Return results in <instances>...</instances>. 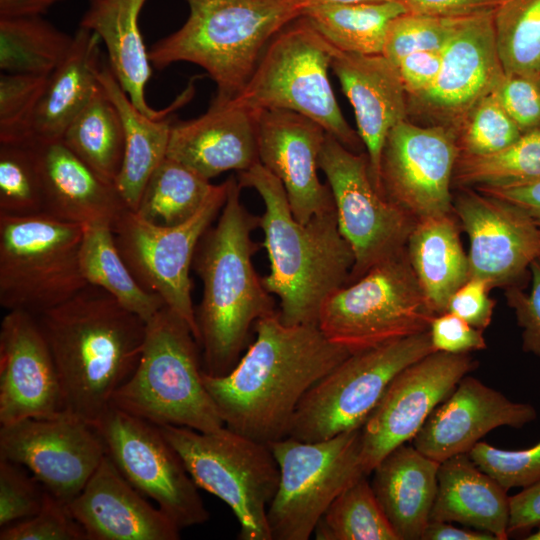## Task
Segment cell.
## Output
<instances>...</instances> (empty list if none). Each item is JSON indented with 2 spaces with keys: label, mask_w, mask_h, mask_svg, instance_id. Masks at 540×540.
<instances>
[{
  "label": "cell",
  "mask_w": 540,
  "mask_h": 540,
  "mask_svg": "<svg viewBox=\"0 0 540 540\" xmlns=\"http://www.w3.org/2000/svg\"><path fill=\"white\" fill-rule=\"evenodd\" d=\"M254 331L230 372L203 371V381L226 427L270 444L287 437L306 393L351 352L318 325L284 324L278 311L256 321Z\"/></svg>",
  "instance_id": "6da1fadb"
},
{
  "label": "cell",
  "mask_w": 540,
  "mask_h": 540,
  "mask_svg": "<svg viewBox=\"0 0 540 540\" xmlns=\"http://www.w3.org/2000/svg\"><path fill=\"white\" fill-rule=\"evenodd\" d=\"M35 316L57 369L64 412L93 424L137 367L146 322L91 284Z\"/></svg>",
  "instance_id": "7a4b0ae2"
},
{
  "label": "cell",
  "mask_w": 540,
  "mask_h": 540,
  "mask_svg": "<svg viewBox=\"0 0 540 540\" xmlns=\"http://www.w3.org/2000/svg\"><path fill=\"white\" fill-rule=\"evenodd\" d=\"M224 206L201 237L192 267L202 282V298L195 309L203 371L223 376L237 364L259 319L276 312L272 294L252 263L259 245L251 234L259 216L240 199L235 176L228 179Z\"/></svg>",
  "instance_id": "3957f363"
},
{
  "label": "cell",
  "mask_w": 540,
  "mask_h": 540,
  "mask_svg": "<svg viewBox=\"0 0 540 540\" xmlns=\"http://www.w3.org/2000/svg\"><path fill=\"white\" fill-rule=\"evenodd\" d=\"M237 180L241 188L254 189L264 202L259 227L270 273L262 281L279 298L281 321L318 325L324 301L349 282L355 263L353 250L339 231L335 210L299 222L281 181L261 163L239 172Z\"/></svg>",
  "instance_id": "277c9868"
},
{
  "label": "cell",
  "mask_w": 540,
  "mask_h": 540,
  "mask_svg": "<svg viewBox=\"0 0 540 540\" xmlns=\"http://www.w3.org/2000/svg\"><path fill=\"white\" fill-rule=\"evenodd\" d=\"M186 2L185 23L152 44L149 59L158 70L177 62L200 66L215 82L219 102L244 88L271 39L307 7L301 0Z\"/></svg>",
  "instance_id": "5b68a950"
},
{
  "label": "cell",
  "mask_w": 540,
  "mask_h": 540,
  "mask_svg": "<svg viewBox=\"0 0 540 540\" xmlns=\"http://www.w3.org/2000/svg\"><path fill=\"white\" fill-rule=\"evenodd\" d=\"M200 346L166 305L146 322L143 351L111 405L157 426L212 432L225 426L204 381Z\"/></svg>",
  "instance_id": "8992f818"
},
{
  "label": "cell",
  "mask_w": 540,
  "mask_h": 540,
  "mask_svg": "<svg viewBox=\"0 0 540 540\" xmlns=\"http://www.w3.org/2000/svg\"><path fill=\"white\" fill-rule=\"evenodd\" d=\"M335 52L300 16L271 39L247 84L232 100L250 110L304 115L356 152L362 142L345 120L328 77Z\"/></svg>",
  "instance_id": "52a82bcc"
},
{
  "label": "cell",
  "mask_w": 540,
  "mask_h": 540,
  "mask_svg": "<svg viewBox=\"0 0 540 540\" xmlns=\"http://www.w3.org/2000/svg\"><path fill=\"white\" fill-rule=\"evenodd\" d=\"M198 486L222 500L239 523L240 540H272L268 507L280 470L270 446L224 426L212 432L159 426Z\"/></svg>",
  "instance_id": "ba28073f"
},
{
  "label": "cell",
  "mask_w": 540,
  "mask_h": 540,
  "mask_svg": "<svg viewBox=\"0 0 540 540\" xmlns=\"http://www.w3.org/2000/svg\"><path fill=\"white\" fill-rule=\"evenodd\" d=\"M435 316L405 249L330 294L318 327L354 353L429 331Z\"/></svg>",
  "instance_id": "9c48e42d"
},
{
  "label": "cell",
  "mask_w": 540,
  "mask_h": 540,
  "mask_svg": "<svg viewBox=\"0 0 540 540\" xmlns=\"http://www.w3.org/2000/svg\"><path fill=\"white\" fill-rule=\"evenodd\" d=\"M83 228L46 214L0 215V305L38 315L85 287Z\"/></svg>",
  "instance_id": "30bf717a"
},
{
  "label": "cell",
  "mask_w": 540,
  "mask_h": 540,
  "mask_svg": "<svg viewBox=\"0 0 540 540\" xmlns=\"http://www.w3.org/2000/svg\"><path fill=\"white\" fill-rule=\"evenodd\" d=\"M435 351L426 331L351 353L306 393L287 437L316 442L361 428L392 380Z\"/></svg>",
  "instance_id": "8fae6325"
},
{
  "label": "cell",
  "mask_w": 540,
  "mask_h": 540,
  "mask_svg": "<svg viewBox=\"0 0 540 540\" xmlns=\"http://www.w3.org/2000/svg\"><path fill=\"white\" fill-rule=\"evenodd\" d=\"M361 428L316 442L285 437L268 444L280 470L267 511L272 540H308L334 499L366 475Z\"/></svg>",
  "instance_id": "7c38bea8"
},
{
  "label": "cell",
  "mask_w": 540,
  "mask_h": 540,
  "mask_svg": "<svg viewBox=\"0 0 540 540\" xmlns=\"http://www.w3.org/2000/svg\"><path fill=\"white\" fill-rule=\"evenodd\" d=\"M227 192L228 180L217 185L193 217L178 225L151 224L129 208L111 225L116 246L133 276L186 321L198 344L190 269L197 245L220 214Z\"/></svg>",
  "instance_id": "4fadbf2b"
},
{
  "label": "cell",
  "mask_w": 540,
  "mask_h": 540,
  "mask_svg": "<svg viewBox=\"0 0 540 540\" xmlns=\"http://www.w3.org/2000/svg\"><path fill=\"white\" fill-rule=\"evenodd\" d=\"M318 165L333 195L339 231L354 253L351 283L404 251L416 220L376 188L367 154H357L327 133Z\"/></svg>",
  "instance_id": "5bb4252c"
},
{
  "label": "cell",
  "mask_w": 540,
  "mask_h": 540,
  "mask_svg": "<svg viewBox=\"0 0 540 540\" xmlns=\"http://www.w3.org/2000/svg\"><path fill=\"white\" fill-rule=\"evenodd\" d=\"M92 425L123 477L181 530L208 521L198 486L159 426L112 405Z\"/></svg>",
  "instance_id": "9a60e30c"
},
{
  "label": "cell",
  "mask_w": 540,
  "mask_h": 540,
  "mask_svg": "<svg viewBox=\"0 0 540 540\" xmlns=\"http://www.w3.org/2000/svg\"><path fill=\"white\" fill-rule=\"evenodd\" d=\"M459 155L454 128L419 126L406 119L386 138L381 192L416 221L452 213L451 183Z\"/></svg>",
  "instance_id": "2e32d148"
},
{
  "label": "cell",
  "mask_w": 540,
  "mask_h": 540,
  "mask_svg": "<svg viewBox=\"0 0 540 540\" xmlns=\"http://www.w3.org/2000/svg\"><path fill=\"white\" fill-rule=\"evenodd\" d=\"M477 366L469 354L435 351L403 369L361 428V467L370 475L392 450L412 440L433 410Z\"/></svg>",
  "instance_id": "e0dca14e"
},
{
  "label": "cell",
  "mask_w": 540,
  "mask_h": 540,
  "mask_svg": "<svg viewBox=\"0 0 540 540\" xmlns=\"http://www.w3.org/2000/svg\"><path fill=\"white\" fill-rule=\"evenodd\" d=\"M105 455L94 426L66 412L0 427V458L25 467L66 504L81 492Z\"/></svg>",
  "instance_id": "ac0fdd59"
},
{
  "label": "cell",
  "mask_w": 540,
  "mask_h": 540,
  "mask_svg": "<svg viewBox=\"0 0 540 540\" xmlns=\"http://www.w3.org/2000/svg\"><path fill=\"white\" fill-rule=\"evenodd\" d=\"M453 213L469 240L470 278L493 287L520 286L540 258V228L519 207L465 190L453 200Z\"/></svg>",
  "instance_id": "d6986e66"
},
{
  "label": "cell",
  "mask_w": 540,
  "mask_h": 540,
  "mask_svg": "<svg viewBox=\"0 0 540 540\" xmlns=\"http://www.w3.org/2000/svg\"><path fill=\"white\" fill-rule=\"evenodd\" d=\"M495 10V9H494ZM494 10L457 18L442 49L433 84L411 101L458 132L473 107L492 93L505 75L494 32Z\"/></svg>",
  "instance_id": "ffe728a7"
},
{
  "label": "cell",
  "mask_w": 540,
  "mask_h": 540,
  "mask_svg": "<svg viewBox=\"0 0 540 540\" xmlns=\"http://www.w3.org/2000/svg\"><path fill=\"white\" fill-rule=\"evenodd\" d=\"M259 162L282 183L293 216L305 223L335 210L329 185L318 176L325 129L299 113L255 110Z\"/></svg>",
  "instance_id": "44dd1931"
},
{
  "label": "cell",
  "mask_w": 540,
  "mask_h": 540,
  "mask_svg": "<svg viewBox=\"0 0 540 540\" xmlns=\"http://www.w3.org/2000/svg\"><path fill=\"white\" fill-rule=\"evenodd\" d=\"M63 412L57 369L36 316L7 311L0 327V426Z\"/></svg>",
  "instance_id": "7402d4cb"
},
{
  "label": "cell",
  "mask_w": 540,
  "mask_h": 540,
  "mask_svg": "<svg viewBox=\"0 0 540 540\" xmlns=\"http://www.w3.org/2000/svg\"><path fill=\"white\" fill-rule=\"evenodd\" d=\"M537 415L533 405L513 401L467 374L433 410L412 439V445L441 463L455 455L469 453L493 429L522 428Z\"/></svg>",
  "instance_id": "603a6c76"
},
{
  "label": "cell",
  "mask_w": 540,
  "mask_h": 540,
  "mask_svg": "<svg viewBox=\"0 0 540 540\" xmlns=\"http://www.w3.org/2000/svg\"><path fill=\"white\" fill-rule=\"evenodd\" d=\"M87 540H178L181 529L148 503L105 455L68 504Z\"/></svg>",
  "instance_id": "cb8c5ba5"
},
{
  "label": "cell",
  "mask_w": 540,
  "mask_h": 540,
  "mask_svg": "<svg viewBox=\"0 0 540 540\" xmlns=\"http://www.w3.org/2000/svg\"><path fill=\"white\" fill-rule=\"evenodd\" d=\"M331 68L353 107L371 177L381 192L380 162L386 138L393 127L407 119L409 109L398 70L383 54L362 55L337 49Z\"/></svg>",
  "instance_id": "d4e9b609"
},
{
  "label": "cell",
  "mask_w": 540,
  "mask_h": 540,
  "mask_svg": "<svg viewBox=\"0 0 540 540\" xmlns=\"http://www.w3.org/2000/svg\"><path fill=\"white\" fill-rule=\"evenodd\" d=\"M167 157L210 180L259 162L255 110L212 100L201 116L173 122Z\"/></svg>",
  "instance_id": "484cf974"
},
{
  "label": "cell",
  "mask_w": 540,
  "mask_h": 540,
  "mask_svg": "<svg viewBox=\"0 0 540 540\" xmlns=\"http://www.w3.org/2000/svg\"><path fill=\"white\" fill-rule=\"evenodd\" d=\"M31 144L42 174L44 214L83 226L112 225L128 208L115 184L100 177L61 140Z\"/></svg>",
  "instance_id": "4316f807"
},
{
  "label": "cell",
  "mask_w": 540,
  "mask_h": 540,
  "mask_svg": "<svg viewBox=\"0 0 540 540\" xmlns=\"http://www.w3.org/2000/svg\"><path fill=\"white\" fill-rule=\"evenodd\" d=\"M147 0H89L80 26L94 32L104 44L109 67L132 103L150 117L170 115L194 94L189 83L167 108L153 109L146 101L145 89L152 65L139 26V17Z\"/></svg>",
  "instance_id": "83f0119b"
},
{
  "label": "cell",
  "mask_w": 540,
  "mask_h": 540,
  "mask_svg": "<svg viewBox=\"0 0 540 540\" xmlns=\"http://www.w3.org/2000/svg\"><path fill=\"white\" fill-rule=\"evenodd\" d=\"M440 463L402 444L373 469L371 486L399 540H421L435 501Z\"/></svg>",
  "instance_id": "f1b7e54d"
},
{
  "label": "cell",
  "mask_w": 540,
  "mask_h": 540,
  "mask_svg": "<svg viewBox=\"0 0 540 540\" xmlns=\"http://www.w3.org/2000/svg\"><path fill=\"white\" fill-rule=\"evenodd\" d=\"M430 521L457 522L486 531L497 540L509 536L510 497L468 453L440 463Z\"/></svg>",
  "instance_id": "f546056e"
},
{
  "label": "cell",
  "mask_w": 540,
  "mask_h": 540,
  "mask_svg": "<svg viewBox=\"0 0 540 540\" xmlns=\"http://www.w3.org/2000/svg\"><path fill=\"white\" fill-rule=\"evenodd\" d=\"M101 39L79 26L63 61L48 76L27 143L61 140L66 128L100 87Z\"/></svg>",
  "instance_id": "4dcf8cb0"
},
{
  "label": "cell",
  "mask_w": 540,
  "mask_h": 540,
  "mask_svg": "<svg viewBox=\"0 0 540 540\" xmlns=\"http://www.w3.org/2000/svg\"><path fill=\"white\" fill-rule=\"evenodd\" d=\"M452 213L416 221L406 253L431 310L446 312L453 293L469 278L468 255Z\"/></svg>",
  "instance_id": "1f68e13d"
},
{
  "label": "cell",
  "mask_w": 540,
  "mask_h": 540,
  "mask_svg": "<svg viewBox=\"0 0 540 540\" xmlns=\"http://www.w3.org/2000/svg\"><path fill=\"white\" fill-rule=\"evenodd\" d=\"M99 82L117 107L124 129V159L115 186L127 207L135 211L148 179L167 157L173 122L169 115L142 113L108 65L102 66Z\"/></svg>",
  "instance_id": "d6a6232c"
},
{
  "label": "cell",
  "mask_w": 540,
  "mask_h": 540,
  "mask_svg": "<svg viewBox=\"0 0 540 540\" xmlns=\"http://www.w3.org/2000/svg\"><path fill=\"white\" fill-rule=\"evenodd\" d=\"M405 12L406 8L398 0H390L310 5L302 16L337 50L376 55L383 52L392 20Z\"/></svg>",
  "instance_id": "836d02e7"
},
{
  "label": "cell",
  "mask_w": 540,
  "mask_h": 540,
  "mask_svg": "<svg viewBox=\"0 0 540 540\" xmlns=\"http://www.w3.org/2000/svg\"><path fill=\"white\" fill-rule=\"evenodd\" d=\"M80 267L87 284L104 289L145 322L165 306L160 296L144 289L133 276L116 246L111 224L84 225Z\"/></svg>",
  "instance_id": "e575fe53"
},
{
  "label": "cell",
  "mask_w": 540,
  "mask_h": 540,
  "mask_svg": "<svg viewBox=\"0 0 540 540\" xmlns=\"http://www.w3.org/2000/svg\"><path fill=\"white\" fill-rule=\"evenodd\" d=\"M61 141L100 177L115 184L124 159L125 136L119 111L101 83Z\"/></svg>",
  "instance_id": "d590c367"
},
{
  "label": "cell",
  "mask_w": 540,
  "mask_h": 540,
  "mask_svg": "<svg viewBox=\"0 0 540 540\" xmlns=\"http://www.w3.org/2000/svg\"><path fill=\"white\" fill-rule=\"evenodd\" d=\"M217 185L166 157L148 179L135 212L158 226H174L193 217Z\"/></svg>",
  "instance_id": "8d00e7d4"
},
{
  "label": "cell",
  "mask_w": 540,
  "mask_h": 540,
  "mask_svg": "<svg viewBox=\"0 0 540 540\" xmlns=\"http://www.w3.org/2000/svg\"><path fill=\"white\" fill-rule=\"evenodd\" d=\"M73 36L42 16L0 18V69L4 73L50 75L63 61Z\"/></svg>",
  "instance_id": "74e56055"
},
{
  "label": "cell",
  "mask_w": 540,
  "mask_h": 540,
  "mask_svg": "<svg viewBox=\"0 0 540 540\" xmlns=\"http://www.w3.org/2000/svg\"><path fill=\"white\" fill-rule=\"evenodd\" d=\"M367 477H359L329 505L315 527L316 540H399Z\"/></svg>",
  "instance_id": "f35d334b"
},
{
  "label": "cell",
  "mask_w": 540,
  "mask_h": 540,
  "mask_svg": "<svg viewBox=\"0 0 540 540\" xmlns=\"http://www.w3.org/2000/svg\"><path fill=\"white\" fill-rule=\"evenodd\" d=\"M463 187L503 188L540 180V127L484 156H459L453 175Z\"/></svg>",
  "instance_id": "ab89813d"
},
{
  "label": "cell",
  "mask_w": 540,
  "mask_h": 540,
  "mask_svg": "<svg viewBox=\"0 0 540 540\" xmlns=\"http://www.w3.org/2000/svg\"><path fill=\"white\" fill-rule=\"evenodd\" d=\"M494 32L505 75L540 79V0H501Z\"/></svg>",
  "instance_id": "60d3db41"
},
{
  "label": "cell",
  "mask_w": 540,
  "mask_h": 540,
  "mask_svg": "<svg viewBox=\"0 0 540 540\" xmlns=\"http://www.w3.org/2000/svg\"><path fill=\"white\" fill-rule=\"evenodd\" d=\"M44 214L39 158L31 143H0V215Z\"/></svg>",
  "instance_id": "b9f144b4"
},
{
  "label": "cell",
  "mask_w": 540,
  "mask_h": 540,
  "mask_svg": "<svg viewBox=\"0 0 540 540\" xmlns=\"http://www.w3.org/2000/svg\"><path fill=\"white\" fill-rule=\"evenodd\" d=\"M522 135L494 92L483 97L470 111L458 131L459 156L496 153Z\"/></svg>",
  "instance_id": "7bdbcfd3"
},
{
  "label": "cell",
  "mask_w": 540,
  "mask_h": 540,
  "mask_svg": "<svg viewBox=\"0 0 540 540\" xmlns=\"http://www.w3.org/2000/svg\"><path fill=\"white\" fill-rule=\"evenodd\" d=\"M48 76L1 73L0 143L28 142L33 117Z\"/></svg>",
  "instance_id": "ee69618b"
},
{
  "label": "cell",
  "mask_w": 540,
  "mask_h": 540,
  "mask_svg": "<svg viewBox=\"0 0 540 540\" xmlns=\"http://www.w3.org/2000/svg\"><path fill=\"white\" fill-rule=\"evenodd\" d=\"M457 18H441L405 12L389 25L382 54L396 67L407 55L442 50Z\"/></svg>",
  "instance_id": "f6af8a7d"
},
{
  "label": "cell",
  "mask_w": 540,
  "mask_h": 540,
  "mask_svg": "<svg viewBox=\"0 0 540 540\" xmlns=\"http://www.w3.org/2000/svg\"><path fill=\"white\" fill-rule=\"evenodd\" d=\"M468 454L479 468L507 491L540 481V441L519 450L500 449L480 441Z\"/></svg>",
  "instance_id": "bcb514c9"
},
{
  "label": "cell",
  "mask_w": 540,
  "mask_h": 540,
  "mask_svg": "<svg viewBox=\"0 0 540 540\" xmlns=\"http://www.w3.org/2000/svg\"><path fill=\"white\" fill-rule=\"evenodd\" d=\"M0 540H87L68 504L46 490L38 513L0 529Z\"/></svg>",
  "instance_id": "7dc6e473"
},
{
  "label": "cell",
  "mask_w": 540,
  "mask_h": 540,
  "mask_svg": "<svg viewBox=\"0 0 540 540\" xmlns=\"http://www.w3.org/2000/svg\"><path fill=\"white\" fill-rule=\"evenodd\" d=\"M46 489L22 465L0 458V528L38 513Z\"/></svg>",
  "instance_id": "c3c4849f"
},
{
  "label": "cell",
  "mask_w": 540,
  "mask_h": 540,
  "mask_svg": "<svg viewBox=\"0 0 540 540\" xmlns=\"http://www.w3.org/2000/svg\"><path fill=\"white\" fill-rule=\"evenodd\" d=\"M493 92L522 133L540 127V79L504 75Z\"/></svg>",
  "instance_id": "681fc988"
},
{
  "label": "cell",
  "mask_w": 540,
  "mask_h": 540,
  "mask_svg": "<svg viewBox=\"0 0 540 540\" xmlns=\"http://www.w3.org/2000/svg\"><path fill=\"white\" fill-rule=\"evenodd\" d=\"M530 278L529 293L520 286H510L506 288L505 296L522 328L523 351L540 357V258L532 262Z\"/></svg>",
  "instance_id": "f907efd6"
},
{
  "label": "cell",
  "mask_w": 540,
  "mask_h": 540,
  "mask_svg": "<svg viewBox=\"0 0 540 540\" xmlns=\"http://www.w3.org/2000/svg\"><path fill=\"white\" fill-rule=\"evenodd\" d=\"M429 332L436 351L469 354L487 347L483 331L474 328L450 312L436 315L431 322Z\"/></svg>",
  "instance_id": "816d5d0a"
},
{
  "label": "cell",
  "mask_w": 540,
  "mask_h": 540,
  "mask_svg": "<svg viewBox=\"0 0 540 540\" xmlns=\"http://www.w3.org/2000/svg\"><path fill=\"white\" fill-rule=\"evenodd\" d=\"M487 282L469 278L450 297L446 312H450L476 329L483 331L491 323L496 302L489 296Z\"/></svg>",
  "instance_id": "f5cc1de1"
},
{
  "label": "cell",
  "mask_w": 540,
  "mask_h": 540,
  "mask_svg": "<svg viewBox=\"0 0 540 540\" xmlns=\"http://www.w3.org/2000/svg\"><path fill=\"white\" fill-rule=\"evenodd\" d=\"M442 61V50L419 51L404 57L396 66L410 98L425 92L435 81Z\"/></svg>",
  "instance_id": "db71d44e"
},
{
  "label": "cell",
  "mask_w": 540,
  "mask_h": 540,
  "mask_svg": "<svg viewBox=\"0 0 540 540\" xmlns=\"http://www.w3.org/2000/svg\"><path fill=\"white\" fill-rule=\"evenodd\" d=\"M407 12L441 17L461 18L494 10L501 0H398Z\"/></svg>",
  "instance_id": "11a10c76"
},
{
  "label": "cell",
  "mask_w": 540,
  "mask_h": 540,
  "mask_svg": "<svg viewBox=\"0 0 540 540\" xmlns=\"http://www.w3.org/2000/svg\"><path fill=\"white\" fill-rule=\"evenodd\" d=\"M508 533L524 534L540 526V481L510 497Z\"/></svg>",
  "instance_id": "9f6ffc18"
},
{
  "label": "cell",
  "mask_w": 540,
  "mask_h": 540,
  "mask_svg": "<svg viewBox=\"0 0 540 540\" xmlns=\"http://www.w3.org/2000/svg\"><path fill=\"white\" fill-rule=\"evenodd\" d=\"M477 190L519 207L540 228V180L511 187Z\"/></svg>",
  "instance_id": "6f0895ef"
},
{
  "label": "cell",
  "mask_w": 540,
  "mask_h": 540,
  "mask_svg": "<svg viewBox=\"0 0 540 540\" xmlns=\"http://www.w3.org/2000/svg\"><path fill=\"white\" fill-rule=\"evenodd\" d=\"M421 540H497L489 532L471 528H459L450 522L429 521Z\"/></svg>",
  "instance_id": "680465c9"
},
{
  "label": "cell",
  "mask_w": 540,
  "mask_h": 540,
  "mask_svg": "<svg viewBox=\"0 0 540 540\" xmlns=\"http://www.w3.org/2000/svg\"><path fill=\"white\" fill-rule=\"evenodd\" d=\"M64 0H0V18L42 16Z\"/></svg>",
  "instance_id": "91938a15"
},
{
  "label": "cell",
  "mask_w": 540,
  "mask_h": 540,
  "mask_svg": "<svg viewBox=\"0 0 540 540\" xmlns=\"http://www.w3.org/2000/svg\"><path fill=\"white\" fill-rule=\"evenodd\" d=\"M307 6L310 5H320V4H356V3H367V2H381V1H390V0H301Z\"/></svg>",
  "instance_id": "94428289"
},
{
  "label": "cell",
  "mask_w": 540,
  "mask_h": 540,
  "mask_svg": "<svg viewBox=\"0 0 540 540\" xmlns=\"http://www.w3.org/2000/svg\"><path fill=\"white\" fill-rule=\"evenodd\" d=\"M526 540H540V526L534 532H530L524 537Z\"/></svg>",
  "instance_id": "6125c7cd"
}]
</instances>
